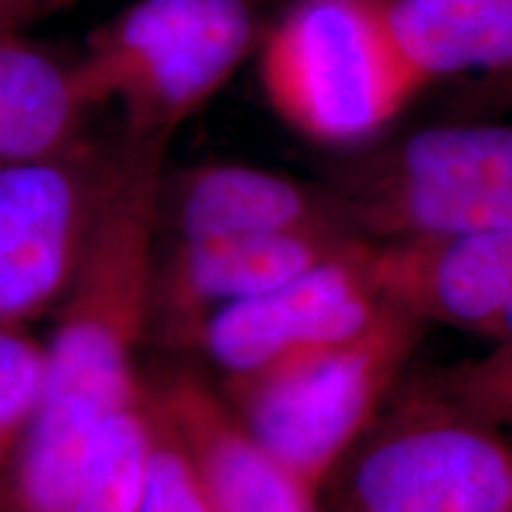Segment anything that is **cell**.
Wrapping results in <instances>:
<instances>
[{
	"mask_svg": "<svg viewBox=\"0 0 512 512\" xmlns=\"http://www.w3.org/2000/svg\"><path fill=\"white\" fill-rule=\"evenodd\" d=\"M124 143L86 133L55 155L0 169V328H29L62 302Z\"/></svg>",
	"mask_w": 512,
	"mask_h": 512,
	"instance_id": "obj_5",
	"label": "cell"
},
{
	"mask_svg": "<svg viewBox=\"0 0 512 512\" xmlns=\"http://www.w3.org/2000/svg\"><path fill=\"white\" fill-rule=\"evenodd\" d=\"M351 512H512V448L475 422L418 418L356 460Z\"/></svg>",
	"mask_w": 512,
	"mask_h": 512,
	"instance_id": "obj_7",
	"label": "cell"
},
{
	"mask_svg": "<svg viewBox=\"0 0 512 512\" xmlns=\"http://www.w3.org/2000/svg\"><path fill=\"white\" fill-rule=\"evenodd\" d=\"M396 46L425 79H479L512 102V0H382Z\"/></svg>",
	"mask_w": 512,
	"mask_h": 512,
	"instance_id": "obj_11",
	"label": "cell"
},
{
	"mask_svg": "<svg viewBox=\"0 0 512 512\" xmlns=\"http://www.w3.org/2000/svg\"><path fill=\"white\" fill-rule=\"evenodd\" d=\"M356 240L342 233H264L169 242L157 254L155 323L192 337L211 311L290 283Z\"/></svg>",
	"mask_w": 512,
	"mask_h": 512,
	"instance_id": "obj_9",
	"label": "cell"
},
{
	"mask_svg": "<svg viewBox=\"0 0 512 512\" xmlns=\"http://www.w3.org/2000/svg\"><path fill=\"white\" fill-rule=\"evenodd\" d=\"M366 247L368 240H356L290 283L211 311L192 337L238 384L297 356L354 342L392 309L370 285Z\"/></svg>",
	"mask_w": 512,
	"mask_h": 512,
	"instance_id": "obj_6",
	"label": "cell"
},
{
	"mask_svg": "<svg viewBox=\"0 0 512 512\" xmlns=\"http://www.w3.org/2000/svg\"><path fill=\"white\" fill-rule=\"evenodd\" d=\"M91 112L74 55H57L24 31H0V169L74 145Z\"/></svg>",
	"mask_w": 512,
	"mask_h": 512,
	"instance_id": "obj_12",
	"label": "cell"
},
{
	"mask_svg": "<svg viewBox=\"0 0 512 512\" xmlns=\"http://www.w3.org/2000/svg\"><path fill=\"white\" fill-rule=\"evenodd\" d=\"M152 413L147 396L95 434L67 501L57 512H136L150 458Z\"/></svg>",
	"mask_w": 512,
	"mask_h": 512,
	"instance_id": "obj_15",
	"label": "cell"
},
{
	"mask_svg": "<svg viewBox=\"0 0 512 512\" xmlns=\"http://www.w3.org/2000/svg\"><path fill=\"white\" fill-rule=\"evenodd\" d=\"M332 192L351 230L368 242L512 230V183L463 190L337 183Z\"/></svg>",
	"mask_w": 512,
	"mask_h": 512,
	"instance_id": "obj_14",
	"label": "cell"
},
{
	"mask_svg": "<svg viewBox=\"0 0 512 512\" xmlns=\"http://www.w3.org/2000/svg\"><path fill=\"white\" fill-rule=\"evenodd\" d=\"M259 81L275 117L323 147L370 143L430 88L382 0H294L261 43Z\"/></svg>",
	"mask_w": 512,
	"mask_h": 512,
	"instance_id": "obj_3",
	"label": "cell"
},
{
	"mask_svg": "<svg viewBox=\"0 0 512 512\" xmlns=\"http://www.w3.org/2000/svg\"><path fill=\"white\" fill-rule=\"evenodd\" d=\"M147 399L188 451L214 512H316L313 491L268 456L200 382L176 377Z\"/></svg>",
	"mask_w": 512,
	"mask_h": 512,
	"instance_id": "obj_10",
	"label": "cell"
},
{
	"mask_svg": "<svg viewBox=\"0 0 512 512\" xmlns=\"http://www.w3.org/2000/svg\"><path fill=\"white\" fill-rule=\"evenodd\" d=\"M496 358H498V363H496L494 375L505 377V380H508L505 394L512 396V347H501V354H498Z\"/></svg>",
	"mask_w": 512,
	"mask_h": 512,
	"instance_id": "obj_19",
	"label": "cell"
},
{
	"mask_svg": "<svg viewBox=\"0 0 512 512\" xmlns=\"http://www.w3.org/2000/svg\"><path fill=\"white\" fill-rule=\"evenodd\" d=\"M155 425L143 494L136 512H214L195 465L147 399Z\"/></svg>",
	"mask_w": 512,
	"mask_h": 512,
	"instance_id": "obj_17",
	"label": "cell"
},
{
	"mask_svg": "<svg viewBox=\"0 0 512 512\" xmlns=\"http://www.w3.org/2000/svg\"><path fill=\"white\" fill-rule=\"evenodd\" d=\"M43 394V339L0 328V498L34 427Z\"/></svg>",
	"mask_w": 512,
	"mask_h": 512,
	"instance_id": "obj_16",
	"label": "cell"
},
{
	"mask_svg": "<svg viewBox=\"0 0 512 512\" xmlns=\"http://www.w3.org/2000/svg\"><path fill=\"white\" fill-rule=\"evenodd\" d=\"M159 230L169 242L264 233L356 235L332 188L240 162H207L164 171ZM358 238V235H356Z\"/></svg>",
	"mask_w": 512,
	"mask_h": 512,
	"instance_id": "obj_8",
	"label": "cell"
},
{
	"mask_svg": "<svg viewBox=\"0 0 512 512\" xmlns=\"http://www.w3.org/2000/svg\"><path fill=\"white\" fill-rule=\"evenodd\" d=\"M339 185L463 190L512 183V124L420 128L344 166Z\"/></svg>",
	"mask_w": 512,
	"mask_h": 512,
	"instance_id": "obj_13",
	"label": "cell"
},
{
	"mask_svg": "<svg viewBox=\"0 0 512 512\" xmlns=\"http://www.w3.org/2000/svg\"><path fill=\"white\" fill-rule=\"evenodd\" d=\"M169 143L128 145L43 339V394L0 512H57L95 434L143 399L136 356L155 323L159 190Z\"/></svg>",
	"mask_w": 512,
	"mask_h": 512,
	"instance_id": "obj_1",
	"label": "cell"
},
{
	"mask_svg": "<svg viewBox=\"0 0 512 512\" xmlns=\"http://www.w3.org/2000/svg\"><path fill=\"white\" fill-rule=\"evenodd\" d=\"M413 328V318L389 309L354 342L297 356L240 384L242 427L313 491L366 430Z\"/></svg>",
	"mask_w": 512,
	"mask_h": 512,
	"instance_id": "obj_4",
	"label": "cell"
},
{
	"mask_svg": "<svg viewBox=\"0 0 512 512\" xmlns=\"http://www.w3.org/2000/svg\"><path fill=\"white\" fill-rule=\"evenodd\" d=\"M249 0H133L86 36L74 67L88 105L117 107L119 138L169 143L245 64Z\"/></svg>",
	"mask_w": 512,
	"mask_h": 512,
	"instance_id": "obj_2",
	"label": "cell"
},
{
	"mask_svg": "<svg viewBox=\"0 0 512 512\" xmlns=\"http://www.w3.org/2000/svg\"><path fill=\"white\" fill-rule=\"evenodd\" d=\"M69 0H0V31H24L38 17Z\"/></svg>",
	"mask_w": 512,
	"mask_h": 512,
	"instance_id": "obj_18",
	"label": "cell"
}]
</instances>
